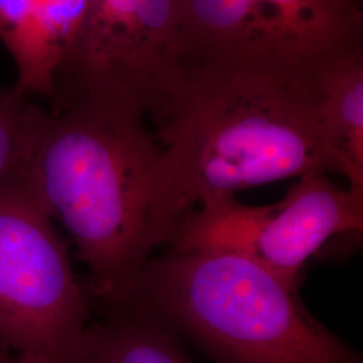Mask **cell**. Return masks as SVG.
<instances>
[{"label": "cell", "instance_id": "obj_7", "mask_svg": "<svg viewBox=\"0 0 363 363\" xmlns=\"http://www.w3.org/2000/svg\"><path fill=\"white\" fill-rule=\"evenodd\" d=\"M191 58L311 74L361 45L362 15L350 0H184Z\"/></svg>", "mask_w": 363, "mask_h": 363}, {"label": "cell", "instance_id": "obj_10", "mask_svg": "<svg viewBox=\"0 0 363 363\" xmlns=\"http://www.w3.org/2000/svg\"><path fill=\"white\" fill-rule=\"evenodd\" d=\"M106 311L103 322L88 327L76 363H190L155 319L130 308Z\"/></svg>", "mask_w": 363, "mask_h": 363}, {"label": "cell", "instance_id": "obj_6", "mask_svg": "<svg viewBox=\"0 0 363 363\" xmlns=\"http://www.w3.org/2000/svg\"><path fill=\"white\" fill-rule=\"evenodd\" d=\"M362 228L363 193L313 172L298 178L280 202L268 206H249L234 196L206 202L169 244L241 256L298 289L303 267L328 240Z\"/></svg>", "mask_w": 363, "mask_h": 363}, {"label": "cell", "instance_id": "obj_3", "mask_svg": "<svg viewBox=\"0 0 363 363\" xmlns=\"http://www.w3.org/2000/svg\"><path fill=\"white\" fill-rule=\"evenodd\" d=\"M220 363H361L296 288L241 256L182 250L148 259L130 304Z\"/></svg>", "mask_w": 363, "mask_h": 363}, {"label": "cell", "instance_id": "obj_2", "mask_svg": "<svg viewBox=\"0 0 363 363\" xmlns=\"http://www.w3.org/2000/svg\"><path fill=\"white\" fill-rule=\"evenodd\" d=\"M159 162L160 147L144 117L49 111L30 179L88 268V294L106 310L130 304L152 252L150 225Z\"/></svg>", "mask_w": 363, "mask_h": 363}, {"label": "cell", "instance_id": "obj_4", "mask_svg": "<svg viewBox=\"0 0 363 363\" xmlns=\"http://www.w3.org/2000/svg\"><path fill=\"white\" fill-rule=\"evenodd\" d=\"M190 60L184 0H89L57 72L49 111L145 117Z\"/></svg>", "mask_w": 363, "mask_h": 363}, {"label": "cell", "instance_id": "obj_11", "mask_svg": "<svg viewBox=\"0 0 363 363\" xmlns=\"http://www.w3.org/2000/svg\"><path fill=\"white\" fill-rule=\"evenodd\" d=\"M49 117L15 86L0 85V191L30 174L39 138Z\"/></svg>", "mask_w": 363, "mask_h": 363}, {"label": "cell", "instance_id": "obj_14", "mask_svg": "<svg viewBox=\"0 0 363 363\" xmlns=\"http://www.w3.org/2000/svg\"><path fill=\"white\" fill-rule=\"evenodd\" d=\"M352 3H355V4H358V0H350Z\"/></svg>", "mask_w": 363, "mask_h": 363}, {"label": "cell", "instance_id": "obj_8", "mask_svg": "<svg viewBox=\"0 0 363 363\" xmlns=\"http://www.w3.org/2000/svg\"><path fill=\"white\" fill-rule=\"evenodd\" d=\"M325 142L337 174L363 193V54L361 45L327 58L312 72Z\"/></svg>", "mask_w": 363, "mask_h": 363}, {"label": "cell", "instance_id": "obj_9", "mask_svg": "<svg viewBox=\"0 0 363 363\" xmlns=\"http://www.w3.org/2000/svg\"><path fill=\"white\" fill-rule=\"evenodd\" d=\"M30 31L15 89L31 100H52L58 69L73 48L89 0H26Z\"/></svg>", "mask_w": 363, "mask_h": 363}, {"label": "cell", "instance_id": "obj_13", "mask_svg": "<svg viewBox=\"0 0 363 363\" xmlns=\"http://www.w3.org/2000/svg\"><path fill=\"white\" fill-rule=\"evenodd\" d=\"M10 354H9V351L4 350L1 346H0V363H9V359H10Z\"/></svg>", "mask_w": 363, "mask_h": 363}, {"label": "cell", "instance_id": "obj_5", "mask_svg": "<svg viewBox=\"0 0 363 363\" xmlns=\"http://www.w3.org/2000/svg\"><path fill=\"white\" fill-rule=\"evenodd\" d=\"M89 325V294L28 174L0 191V346L76 363Z\"/></svg>", "mask_w": 363, "mask_h": 363}, {"label": "cell", "instance_id": "obj_1", "mask_svg": "<svg viewBox=\"0 0 363 363\" xmlns=\"http://www.w3.org/2000/svg\"><path fill=\"white\" fill-rule=\"evenodd\" d=\"M160 162L150 244H167L196 208L238 190L337 172L311 74L191 58L150 106Z\"/></svg>", "mask_w": 363, "mask_h": 363}, {"label": "cell", "instance_id": "obj_12", "mask_svg": "<svg viewBox=\"0 0 363 363\" xmlns=\"http://www.w3.org/2000/svg\"><path fill=\"white\" fill-rule=\"evenodd\" d=\"M9 363H55L48 359V358H43V357H39V355H33V354H13L10 357Z\"/></svg>", "mask_w": 363, "mask_h": 363}]
</instances>
